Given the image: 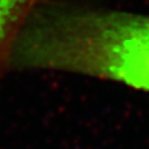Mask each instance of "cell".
Segmentation results:
<instances>
[{
  "label": "cell",
  "instance_id": "6da1fadb",
  "mask_svg": "<svg viewBox=\"0 0 149 149\" xmlns=\"http://www.w3.org/2000/svg\"><path fill=\"white\" fill-rule=\"evenodd\" d=\"M29 0H0V45L17 24Z\"/></svg>",
  "mask_w": 149,
  "mask_h": 149
}]
</instances>
